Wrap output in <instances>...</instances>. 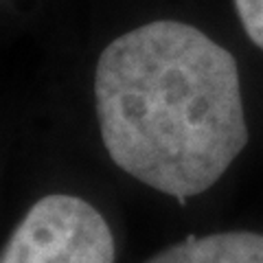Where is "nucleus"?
I'll list each match as a JSON object with an SVG mask.
<instances>
[{"instance_id": "1", "label": "nucleus", "mask_w": 263, "mask_h": 263, "mask_svg": "<svg viewBox=\"0 0 263 263\" xmlns=\"http://www.w3.org/2000/svg\"><path fill=\"white\" fill-rule=\"evenodd\" d=\"M95 101L112 162L180 204L215 184L248 143L235 57L178 20L112 40Z\"/></svg>"}, {"instance_id": "2", "label": "nucleus", "mask_w": 263, "mask_h": 263, "mask_svg": "<svg viewBox=\"0 0 263 263\" xmlns=\"http://www.w3.org/2000/svg\"><path fill=\"white\" fill-rule=\"evenodd\" d=\"M114 237L92 204L53 193L37 200L11 233L0 263H114Z\"/></svg>"}, {"instance_id": "3", "label": "nucleus", "mask_w": 263, "mask_h": 263, "mask_svg": "<svg viewBox=\"0 0 263 263\" xmlns=\"http://www.w3.org/2000/svg\"><path fill=\"white\" fill-rule=\"evenodd\" d=\"M147 263H263V235L248 230L189 237Z\"/></svg>"}, {"instance_id": "4", "label": "nucleus", "mask_w": 263, "mask_h": 263, "mask_svg": "<svg viewBox=\"0 0 263 263\" xmlns=\"http://www.w3.org/2000/svg\"><path fill=\"white\" fill-rule=\"evenodd\" d=\"M235 7L243 31L254 44L263 48V0H235Z\"/></svg>"}]
</instances>
